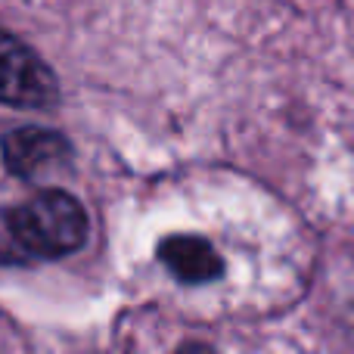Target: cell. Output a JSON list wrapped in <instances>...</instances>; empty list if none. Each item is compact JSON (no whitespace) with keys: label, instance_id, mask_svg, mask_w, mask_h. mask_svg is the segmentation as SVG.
<instances>
[{"label":"cell","instance_id":"cell-1","mask_svg":"<svg viewBox=\"0 0 354 354\" xmlns=\"http://www.w3.org/2000/svg\"><path fill=\"white\" fill-rule=\"evenodd\" d=\"M6 224L19 255L62 258L78 252L87 239V212L66 189H41L6 212Z\"/></svg>","mask_w":354,"mask_h":354},{"label":"cell","instance_id":"cell-2","mask_svg":"<svg viewBox=\"0 0 354 354\" xmlns=\"http://www.w3.org/2000/svg\"><path fill=\"white\" fill-rule=\"evenodd\" d=\"M50 66L10 31H0V103L16 109H47L56 103Z\"/></svg>","mask_w":354,"mask_h":354},{"label":"cell","instance_id":"cell-3","mask_svg":"<svg viewBox=\"0 0 354 354\" xmlns=\"http://www.w3.org/2000/svg\"><path fill=\"white\" fill-rule=\"evenodd\" d=\"M3 149V162L12 174L19 177H35L41 168L59 162L68 156V143L62 134L47 128H16L3 137L0 143Z\"/></svg>","mask_w":354,"mask_h":354},{"label":"cell","instance_id":"cell-4","mask_svg":"<svg viewBox=\"0 0 354 354\" xmlns=\"http://www.w3.org/2000/svg\"><path fill=\"white\" fill-rule=\"evenodd\" d=\"M159 261L180 283H205L214 280L221 270L218 255L202 236H168L159 245Z\"/></svg>","mask_w":354,"mask_h":354}]
</instances>
